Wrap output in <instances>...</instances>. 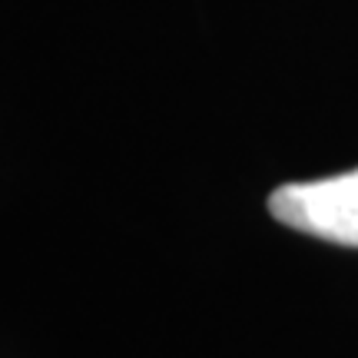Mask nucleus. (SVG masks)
Instances as JSON below:
<instances>
[{
	"label": "nucleus",
	"mask_w": 358,
	"mask_h": 358,
	"mask_svg": "<svg viewBox=\"0 0 358 358\" xmlns=\"http://www.w3.org/2000/svg\"><path fill=\"white\" fill-rule=\"evenodd\" d=\"M268 213L289 229L358 249V169L312 182H285L268 196Z\"/></svg>",
	"instance_id": "f257e3e1"
}]
</instances>
